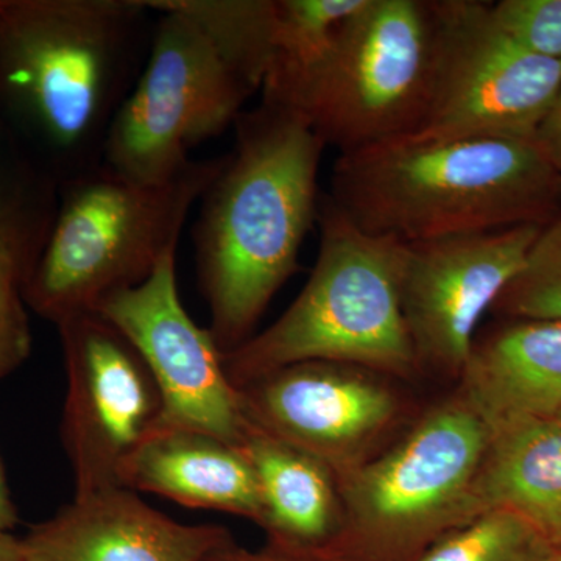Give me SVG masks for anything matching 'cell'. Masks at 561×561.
I'll list each match as a JSON object with an SVG mask.
<instances>
[{"instance_id":"10","label":"cell","mask_w":561,"mask_h":561,"mask_svg":"<svg viewBox=\"0 0 561 561\" xmlns=\"http://www.w3.org/2000/svg\"><path fill=\"white\" fill-rule=\"evenodd\" d=\"M57 328L68 381L61 442L76 494L121 486L124 465L161 431V391L139 351L101 313Z\"/></svg>"},{"instance_id":"21","label":"cell","mask_w":561,"mask_h":561,"mask_svg":"<svg viewBox=\"0 0 561 561\" xmlns=\"http://www.w3.org/2000/svg\"><path fill=\"white\" fill-rule=\"evenodd\" d=\"M556 549L522 516L491 508L443 535L419 561H549Z\"/></svg>"},{"instance_id":"25","label":"cell","mask_w":561,"mask_h":561,"mask_svg":"<svg viewBox=\"0 0 561 561\" xmlns=\"http://www.w3.org/2000/svg\"><path fill=\"white\" fill-rule=\"evenodd\" d=\"M534 144L561 175V90L535 133Z\"/></svg>"},{"instance_id":"16","label":"cell","mask_w":561,"mask_h":561,"mask_svg":"<svg viewBox=\"0 0 561 561\" xmlns=\"http://www.w3.org/2000/svg\"><path fill=\"white\" fill-rule=\"evenodd\" d=\"M461 397L491 431L561 411V321L519 320L474 342Z\"/></svg>"},{"instance_id":"24","label":"cell","mask_w":561,"mask_h":561,"mask_svg":"<svg viewBox=\"0 0 561 561\" xmlns=\"http://www.w3.org/2000/svg\"><path fill=\"white\" fill-rule=\"evenodd\" d=\"M203 561H346L335 548L330 549H295L268 542L262 551H249L241 546H224L210 552Z\"/></svg>"},{"instance_id":"1","label":"cell","mask_w":561,"mask_h":561,"mask_svg":"<svg viewBox=\"0 0 561 561\" xmlns=\"http://www.w3.org/2000/svg\"><path fill=\"white\" fill-rule=\"evenodd\" d=\"M234 128V149L203 194L194 228L208 330L224 356L253 337L298 271L302 243L319 220L327 149L300 114L271 103L243 111Z\"/></svg>"},{"instance_id":"22","label":"cell","mask_w":561,"mask_h":561,"mask_svg":"<svg viewBox=\"0 0 561 561\" xmlns=\"http://www.w3.org/2000/svg\"><path fill=\"white\" fill-rule=\"evenodd\" d=\"M491 309L518 320L561 321V214L542 225L522 271Z\"/></svg>"},{"instance_id":"3","label":"cell","mask_w":561,"mask_h":561,"mask_svg":"<svg viewBox=\"0 0 561 561\" xmlns=\"http://www.w3.org/2000/svg\"><path fill=\"white\" fill-rule=\"evenodd\" d=\"M328 201L405 245L548 224L561 175L534 140L401 138L339 154Z\"/></svg>"},{"instance_id":"6","label":"cell","mask_w":561,"mask_h":561,"mask_svg":"<svg viewBox=\"0 0 561 561\" xmlns=\"http://www.w3.org/2000/svg\"><path fill=\"white\" fill-rule=\"evenodd\" d=\"M493 437L463 397L442 405L383 456L339 472L343 518L365 551L404 559L474 518Z\"/></svg>"},{"instance_id":"13","label":"cell","mask_w":561,"mask_h":561,"mask_svg":"<svg viewBox=\"0 0 561 561\" xmlns=\"http://www.w3.org/2000/svg\"><path fill=\"white\" fill-rule=\"evenodd\" d=\"M371 373L335 362H300L236 390L250 424L339 474L397 413L393 394Z\"/></svg>"},{"instance_id":"29","label":"cell","mask_w":561,"mask_h":561,"mask_svg":"<svg viewBox=\"0 0 561 561\" xmlns=\"http://www.w3.org/2000/svg\"><path fill=\"white\" fill-rule=\"evenodd\" d=\"M553 420L559 421V423H561V411L557 413L556 416H553Z\"/></svg>"},{"instance_id":"18","label":"cell","mask_w":561,"mask_h":561,"mask_svg":"<svg viewBox=\"0 0 561 561\" xmlns=\"http://www.w3.org/2000/svg\"><path fill=\"white\" fill-rule=\"evenodd\" d=\"M474 513L502 508L561 546V423L526 420L491 431Z\"/></svg>"},{"instance_id":"28","label":"cell","mask_w":561,"mask_h":561,"mask_svg":"<svg viewBox=\"0 0 561 561\" xmlns=\"http://www.w3.org/2000/svg\"><path fill=\"white\" fill-rule=\"evenodd\" d=\"M549 561H561V546L556 549V552L552 553L551 559Z\"/></svg>"},{"instance_id":"14","label":"cell","mask_w":561,"mask_h":561,"mask_svg":"<svg viewBox=\"0 0 561 561\" xmlns=\"http://www.w3.org/2000/svg\"><path fill=\"white\" fill-rule=\"evenodd\" d=\"M232 541L227 527L175 522L124 486L76 494L21 538L22 561H203Z\"/></svg>"},{"instance_id":"11","label":"cell","mask_w":561,"mask_h":561,"mask_svg":"<svg viewBox=\"0 0 561 561\" xmlns=\"http://www.w3.org/2000/svg\"><path fill=\"white\" fill-rule=\"evenodd\" d=\"M94 312L111 321L149 367L164 402L162 427L206 432L242 445L249 421L225 371L224 353L181 302L176 249L142 284L111 295Z\"/></svg>"},{"instance_id":"23","label":"cell","mask_w":561,"mask_h":561,"mask_svg":"<svg viewBox=\"0 0 561 561\" xmlns=\"http://www.w3.org/2000/svg\"><path fill=\"white\" fill-rule=\"evenodd\" d=\"M490 13L524 49L561 60V0H501L490 2Z\"/></svg>"},{"instance_id":"15","label":"cell","mask_w":561,"mask_h":561,"mask_svg":"<svg viewBox=\"0 0 561 561\" xmlns=\"http://www.w3.org/2000/svg\"><path fill=\"white\" fill-rule=\"evenodd\" d=\"M121 486L168 497L187 508L242 516L262 524L260 485L241 446L206 432L162 427L133 454Z\"/></svg>"},{"instance_id":"7","label":"cell","mask_w":561,"mask_h":561,"mask_svg":"<svg viewBox=\"0 0 561 561\" xmlns=\"http://www.w3.org/2000/svg\"><path fill=\"white\" fill-rule=\"evenodd\" d=\"M149 2L158 13L149 57L111 125L103 161L162 183L194 161V147L234 127L256 91L175 0Z\"/></svg>"},{"instance_id":"17","label":"cell","mask_w":561,"mask_h":561,"mask_svg":"<svg viewBox=\"0 0 561 561\" xmlns=\"http://www.w3.org/2000/svg\"><path fill=\"white\" fill-rule=\"evenodd\" d=\"M241 448L256 474L264 507L261 527L271 542L295 549L335 548L345 518L332 468L250 423Z\"/></svg>"},{"instance_id":"9","label":"cell","mask_w":561,"mask_h":561,"mask_svg":"<svg viewBox=\"0 0 561 561\" xmlns=\"http://www.w3.org/2000/svg\"><path fill=\"white\" fill-rule=\"evenodd\" d=\"M434 77L419 130L409 138L534 140L561 90V60L502 32L490 2L434 0Z\"/></svg>"},{"instance_id":"4","label":"cell","mask_w":561,"mask_h":561,"mask_svg":"<svg viewBox=\"0 0 561 561\" xmlns=\"http://www.w3.org/2000/svg\"><path fill=\"white\" fill-rule=\"evenodd\" d=\"M317 224L319 256L300 295L267 330L224 356L236 389L300 362L397 376L419 367L402 312L408 245L362 231L327 197Z\"/></svg>"},{"instance_id":"5","label":"cell","mask_w":561,"mask_h":561,"mask_svg":"<svg viewBox=\"0 0 561 561\" xmlns=\"http://www.w3.org/2000/svg\"><path fill=\"white\" fill-rule=\"evenodd\" d=\"M224 162L225 154L194 160L175 179L147 183L102 161L61 181L49 236L25 289L28 308L57 327L142 284L179 247L191 209Z\"/></svg>"},{"instance_id":"20","label":"cell","mask_w":561,"mask_h":561,"mask_svg":"<svg viewBox=\"0 0 561 561\" xmlns=\"http://www.w3.org/2000/svg\"><path fill=\"white\" fill-rule=\"evenodd\" d=\"M365 0H275L262 102L294 111Z\"/></svg>"},{"instance_id":"26","label":"cell","mask_w":561,"mask_h":561,"mask_svg":"<svg viewBox=\"0 0 561 561\" xmlns=\"http://www.w3.org/2000/svg\"><path fill=\"white\" fill-rule=\"evenodd\" d=\"M18 523H20V513H18L16 504L11 500L5 471H3L2 460H0V535L11 534Z\"/></svg>"},{"instance_id":"8","label":"cell","mask_w":561,"mask_h":561,"mask_svg":"<svg viewBox=\"0 0 561 561\" xmlns=\"http://www.w3.org/2000/svg\"><path fill=\"white\" fill-rule=\"evenodd\" d=\"M434 0H365L294 113L339 154L419 130L434 77Z\"/></svg>"},{"instance_id":"2","label":"cell","mask_w":561,"mask_h":561,"mask_svg":"<svg viewBox=\"0 0 561 561\" xmlns=\"http://www.w3.org/2000/svg\"><path fill=\"white\" fill-rule=\"evenodd\" d=\"M157 16L149 0H0V103L58 184L103 161Z\"/></svg>"},{"instance_id":"19","label":"cell","mask_w":561,"mask_h":561,"mask_svg":"<svg viewBox=\"0 0 561 561\" xmlns=\"http://www.w3.org/2000/svg\"><path fill=\"white\" fill-rule=\"evenodd\" d=\"M58 181L49 172L0 176V381L31 356L25 289L49 236Z\"/></svg>"},{"instance_id":"12","label":"cell","mask_w":561,"mask_h":561,"mask_svg":"<svg viewBox=\"0 0 561 561\" xmlns=\"http://www.w3.org/2000/svg\"><path fill=\"white\" fill-rule=\"evenodd\" d=\"M542 225L408 245L402 312L419 367L461 376L479 323L522 271Z\"/></svg>"},{"instance_id":"27","label":"cell","mask_w":561,"mask_h":561,"mask_svg":"<svg viewBox=\"0 0 561 561\" xmlns=\"http://www.w3.org/2000/svg\"><path fill=\"white\" fill-rule=\"evenodd\" d=\"M0 561H22L21 538L11 534L0 535Z\"/></svg>"}]
</instances>
